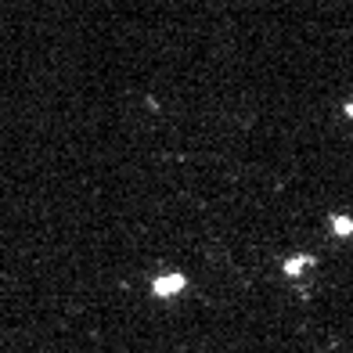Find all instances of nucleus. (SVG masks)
<instances>
[{
  "mask_svg": "<svg viewBox=\"0 0 353 353\" xmlns=\"http://www.w3.org/2000/svg\"><path fill=\"white\" fill-rule=\"evenodd\" d=\"M281 274L288 281H296V285H310L317 278V256L314 252H292V256H285Z\"/></svg>",
  "mask_w": 353,
  "mask_h": 353,
  "instance_id": "f257e3e1",
  "label": "nucleus"
},
{
  "mask_svg": "<svg viewBox=\"0 0 353 353\" xmlns=\"http://www.w3.org/2000/svg\"><path fill=\"white\" fill-rule=\"evenodd\" d=\"M188 288V274L184 270H166V274L152 278V296L155 299H176Z\"/></svg>",
  "mask_w": 353,
  "mask_h": 353,
  "instance_id": "f03ea898",
  "label": "nucleus"
},
{
  "mask_svg": "<svg viewBox=\"0 0 353 353\" xmlns=\"http://www.w3.org/2000/svg\"><path fill=\"white\" fill-rule=\"evenodd\" d=\"M328 228L339 234V238H350V234H353V220H350L346 213H332V216H328Z\"/></svg>",
  "mask_w": 353,
  "mask_h": 353,
  "instance_id": "7ed1b4c3",
  "label": "nucleus"
},
{
  "mask_svg": "<svg viewBox=\"0 0 353 353\" xmlns=\"http://www.w3.org/2000/svg\"><path fill=\"white\" fill-rule=\"evenodd\" d=\"M346 116H350V119H353V101H350V105H346Z\"/></svg>",
  "mask_w": 353,
  "mask_h": 353,
  "instance_id": "20e7f679",
  "label": "nucleus"
}]
</instances>
